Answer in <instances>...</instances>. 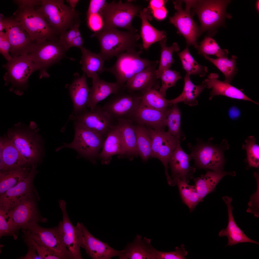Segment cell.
I'll return each mask as SVG.
<instances>
[{
    "label": "cell",
    "instance_id": "be15d7a7",
    "mask_svg": "<svg viewBox=\"0 0 259 259\" xmlns=\"http://www.w3.org/2000/svg\"><path fill=\"white\" fill-rule=\"evenodd\" d=\"M4 29V27L2 19L0 17V32H3Z\"/></svg>",
    "mask_w": 259,
    "mask_h": 259
},
{
    "label": "cell",
    "instance_id": "7a4b0ae2",
    "mask_svg": "<svg viewBox=\"0 0 259 259\" xmlns=\"http://www.w3.org/2000/svg\"><path fill=\"white\" fill-rule=\"evenodd\" d=\"M29 127H24L18 124L9 129L7 137L22 156L32 165L37 164L42 154L41 138L38 134L35 123L31 122Z\"/></svg>",
    "mask_w": 259,
    "mask_h": 259
},
{
    "label": "cell",
    "instance_id": "277c9868",
    "mask_svg": "<svg viewBox=\"0 0 259 259\" xmlns=\"http://www.w3.org/2000/svg\"><path fill=\"white\" fill-rule=\"evenodd\" d=\"M13 16L21 23L35 43L59 39V36L37 9L19 6Z\"/></svg>",
    "mask_w": 259,
    "mask_h": 259
},
{
    "label": "cell",
    "instance_id": "52a82bcc",
    "mask_svg": "<svg viewBox=\"0 0 259 259\" xmlns=\"http://www.w3.org/2000/svg\"><path fill=\"white\" fill-rule=\"evenodd\" d=\"M2 67L6 71L3 77L5 85L11 84L10 90L19 95L27 89L31 74L38 70L29 54L12 58Z\"/></svg>",
    "mask_w": 259,
    "mask_h": 259
},
{
    "label": "cell",
    "instance_id": "681fc988",
    "mask_svg": "<svg viewBox=\"0 0 259 259\" xmlns=\"http://www.w3.org/2000/svg\"><path fill=\"white\" fill-rule=\"evenodd\" d=\"M185 246L182 244L180 248L176 247V251L169 252H164L157 250L154 248L153 253L154 259H185L187 254Z\"/></svg>",
    "mask_w": 259,
    "mask_h": 259
},
{
    "label": "cell",
    "instance_id": "60d3db41",
    "mask_svg": "<svg viewBox=\"0 0 259 259\" xmlns=\"http://www.w3.org/2000/svg\"><path fill=\"white\" fill-rule=\"evenodd\" d=\"M166 38L159 41L161 48V55L159 66L156 71V75L158 79L160 77L165 70L170 69L171 65L175 62L173 57L174 52H177L179 50L177 43H174L170 47L166 45Z\"/></svg>",
    "mask_w": 259,
    "mask_h": 259
},
{
    "label": "cell",
    "instance_id": "5bb4252c",
    "mask_svg": "<svg viewBox=\"0 0 259 259\" xmlns=\"http://www.w3.org/2000/svg\"><path fill=\"white\" fill-rule=\"evenodd\" d=\"M74 125L75 134L72 142L70 144L64 143L63 146L56 149L57 151L64 148H72L82 156L91 160L99 156L104 141L103 137L89 130Z\"/></svg>",
    "mask_w": 259,
    "mask_h": 259
},
{
    "label": "cell",
    "instance_id": "9a60e30c",
    "mask_svg": "<svg viewBox=\"0 0 259 259\" xmlns=\"http://www.w3.org/2000/svg\"><path fill=\"white\" fill-rule=\"evenodd\" d=\"M0 17L10 42L12 57L29 53L35 43L31 40L21 23L13 16L4 17L1 13Z\"/></svg>",
    "mask_w": 259,
    "mask_h": 259
},
{
    "label": "cell",
    "instance_id": "30bf717a",
    "mask_svg": "<svg viewBox=\"0 0 259 259\" xmlns=\"http://www.w3.org/2000/svg\"><path fill=\"white\" fill-rule=\"evenodd\" d=\"M59 40H46L35 43L29 54L39 71L40 79L49 77L47 69L65 57L67 51Z\"/></svg>",
    "mask_w": 259,
    "mask_h": 259
},
{
    "label": "cell",
    "instance_id": "6f0895ef",
    "mask_svg": "<svg viewBox=\"0 0 259 259\" xmlns=\"http://www.w3.org/2000/svg\"><path fill=\"white\" fill-rule=\"evenodd\" d=\"M153 16L157 19L162 20L166 17L167 11L164 6L161 8L153 11Z\"/></svg>",
    "mask_w": 259,
    "mask_h": 259
},
{
    "label": "cell",
    "instance_id": "44dd1931",
    "mask_svg": "<svg viewBox=\"0 0 259 259\" xmlns=\"http://www.w3.org/2000/svg\"><path fill=\"white\" fill-rule=\"evenodd\" d=\"M83 232L81 247L93 259H110L119 255L121 250H116L94 236L81 223Z\"/></svg>",
    "mask_w": 259,
    "mask_h": 259
},
{
    "label": "cell",
    "instance_id": "f907efd6",
    "mask_svg": "<svg viewBox=\"0 0 259 259\" xmlns=\"http://www.w3.org/2000/svg\"><path fill=\"white\" fill-rule=\"evenodd\" d=\"M80 22L75 24L70 29L62 34L60 36V43L67 51L71 47V45L74 39L77 37L76 33L79 30Z\"/></svg>",
    "mask_w": 259,
    "mask_h": 259
},
{
    "label": "cell",
    "instance_id": "ab89813d",
    "mask_svg": "<svg viewBox=\"0 0 259 259\" xmlns=\"http://www.w3.org/2000/svg\"><path fill=\"white\" fill-rule=\"evenodd\" d=\"M217 67L224 74L225 77L224 81L230 83L236 74L237 68L236 66L237 57L232 55L230 58L228 57L213 59L207 56H204Z\"/></svg>",
    "mask_w": 259,
    "mask_h": 259
},
{
    "label": "cell",
    "instance_id": "4316f807",
    "mask_svg": "<svg viewBox=\"0 0 259 259\" xmlns=\"http://www.w3.org/2000/svg\"><path fill=\"white\" fill-rule=\"evenodd\" d=\"M218 78V74L212 73L203 81L206 88L208 89L212 88L209 100H211L215 96L222 95L232 99L249 101L259 104L247 97L240 90L228 83L219 80Z\"/></svg>",
    "mask_w": 259,
    "mask_h": 259
},
{
    "label": "cell",
    "instance_id": "9f6ffc18",
    "mask_svg": "<svg viewBox=\"0 0 259 259\" xmlns=\"http://www.w3.org/2000/svg\"><path fill=\"white\" fill-rule=\"evenodd\" d=\"M41 0H14L13 2L18 6H23L38 9L41 4Z\"/></svg>",
    "mask_w": 259,
    "mask_h": 259
},
{
    "label": "cell",
    "instance_id": "f1b7e54d",
    "mask_svg": "<svg viewBox=\"0 0 259 259\" xmlns=\"http://www.w3.org/2000/svg\"><path fill=\"white\" fill-rule=\"evenodd\" d=\"M222 199L227 206L228 223L226 228L221 230L219 232L218 235L220 237L226 236L227 237L228 241L226 246H231L238 243L245 242L259 244V242L247 236L236 223L232 212L233 207L231 204L232 198L228 196H224L222 197Z\"/></svg>",
    "mask_w": 259,
    "mask_h": 259
},
{
    "label": "cell",
    "instance_id": "f5cc1de1",
    "mask_svg": "<svg viewBox=\"0 0 259 259\" xmlns=\"http://www.w3.org/2000/svg\"><path fill=\"white\" fill-rule=\"evenodd\" d=\"M88 26L93 31L97 32L102 29L104 26L103 18L99 13L92 14L87 16Z\"/></svg>",
    "mask_w": 259,
    "mask_h": 259
},
{
    "label": "cell",
    "instance_id": "91938a15",
    "mask_svg": "<svg viewBox=\"0 0 259 259\" xmlns=\"http://www.w3.org/2000/svg\"><path fill=\"white\" fill-rule=\"evenodd\" d=\"M228 114L231 119L235 120L238 118L240 116L241 112L239 110L237 107L233 106L229 110Z\"/></svg>",
    "mask_w": 259,
    "mask_h": 259
},
{
    "label": "cell",
    "instance_id": "836d02e7",
    "mask_svg": "<svg viewBox=\"0 0 259 259\" xmlns=\"http://www.w3.org/2000/svg\"><path fill=\"white\" fill-rule=\"evenodd\" d=\"M117 120V125L124 147L125 154L136 156L138 154L133 121L130 118L119 119Z\"/></svg>",
    "mask_w": 259,
    "mask_h": 259
},
{
    "label": "cell",
    "instance_id": "ffe728a7",
    "mask_svg": "<svg viewBox=\"0 0 259 259\" xmlns=\"http://www.w3.org/2000/svg\"><path fill=\"white\" fill-rule=\"evenodd\" d=\"M37 164L32 165L28 176L22 181L0 195V209L10 211L27 195L35 191L33 182L36 173Z\"/></svg>",
    "mask_w": 259,
    "mask_h": 259
},
{
    "label": "cell",
    "instance_id": "e7e4bbea",
    "mask_svg": "<svg viewBox=\"0 0 259 259\" xmlns=\"http://www.w3.org/2000/svg\"><path fill=\"white\" fill-rule=\"evenodd\" d=\"M259 0H257L256 1V10L258 12H259Z\"/></svg>",
    "mask_w": 259,
    "mask_h": 259
},
{
    "label": "cell",
    "instance_id": "6125c7cd",
    "mask_svg": "<svg viewBox=\"0 0 259 259\" xmlns=\"http://www.w3.org/2000/svg\"><path fill=\"white\" fill-rule=\"evenodd\" d=\"M78 0H68L66 1L69 3L71 9L74 11H75V8L77 4L79 1Z\"/></svg>",
    "mask_w": 259,
    "mask_h": 259
},
{
    "label": "cell",
    "instance_id": "f546056e",
    "mask_svg": "<svg viewBox=\"0 0 259 259\" xmlns=\"http://www.w3.org/2000/svg\"><path fill=\"white\" fill-rule=\"evenodd\" d=\"M151 242L150 239L145 237L142 239L137 234L132 242L121 250L118 256L120 259H154Z\"/></svg>",
    "mask_w": 259,
    "mask_h": 259
},
{
    "label": "cell",
    "instance_id": "94428289",
    "mask_svg": "<svg viewBox=\"0 0 259 259\" xmlns=\"http://www.w3.org/2000/svg\"><path fill=\"white\" fill-rule=\"evenodd\" d=\"M84 41L81 35L76 37L73 40L71 45L72 47H76L80 49L83 47Z\"/></svg>",
    "mask_w": 259,
    "mask_h": 259
},
{
    "label": "cell",
    "instance_id": "7dc6e473",
    "mask_svg": "<svg viewBox=\"0 0 259 259\" xmlns=\"http://www.w3.org/2000/svg\"><path fill=\"white\" fill-rule=\"evenodd\" d=\"M18 231L16 228L9 211L0 209V237L12 236L17 239Z\"/></svg>",
    "mask_w": 259,
    "mask_h": 259
},
{
    "label": "cell",
    "instance_id": "484cf974",
    "mask_svg": "<svg viewBox=\"0 0 259 259\" xmlns=\"http://www.w3.org/2000/svg\"><path fill=\"white\" fill-rule=\"evenodd\" d=\"M169 109L163 111L140 104L130 119L139 124H145L155 130H164L166 126V119Z\"/></svg>",
    "mask_w": 259,
    "mask_h": 259
},
{
    "label": "cell",
    "instance_id": "cb8c5ba5",
    "mask_svg": "<svg viewBox=\"0 0 259 259\" xmlns=\"http://www.w3.org/2000/svg\"><path fill=\"white\" fill-rule=\"evenodd\" d=\"M28 164L10 139L7 137L0 138V172L24 167Z\"/></svg>",
    "mask_w": 259,
    "mask_h": 259
},
{
    "label": "cell",
    "instance_id": "d4e9b609",
    "mask_svg": "<svg viewBox=\"0 0 259 259\" xmlns=\"http://www.w3.org/2000/svg\"><path fill=\"white\" fill-rule=\"evenodd\" d=\"M192 159L191 154L184 151L181 146V141H179L169 162L174 178L185 180L188 182L189 179L193 177L196 168L189 165V162Z\"/></svg>",
    "mask_w": 259,
    "mask_h": 259
},
{
    "label": "cell",
    "instance_id": "db71d44e",
    "mask_svg": "<svg viewBox=\"0 0 259 259\" xmlns=\"http://www.w3.org/2000/svg\"><path fill=\"white\" fill-rule=\"evenodd\" d=\"M11 45L7 35L6 32H0V53L7 60L9 61L12 57L9 54Z\"/></svg>",
    "mask_w": 259,
    "mask_h": 259
},
{
    "label": "cell",
    "instance_id": "3957f363",
    "mask_svg": "<svg viewBox=\"0 0 259 259\" xmlns=\"http://www.w3.org/2000/svg\"><path fill=\"white\" fill-rule=\"evenodd\" d=\"M231 2L230 0H194L192 14L198 16L201 34L208 31L209 36H212L218 27L224 25L226 18H231L226 12L227 6Z\"/></svg>",
    "mask_w": 259,
    "mask_h": 259
},
{
    "label": "cell",
    "instance_id": "5b68a950",
    "mask_svg": "<svg viewBox=\"0 0 259 259\" xmlns=\"http://www.w3.org/2000/svg\"><path fill=\"white\" fill-rule=\"evenodd\" d=\"M212 138L204 142L197 138L196 144L194 146L190 143L188 146L191 151L195 166L199 169H209L220 171H223L224 163V152L229 147L228 142L223 140L219 145L212 143Z\"/></svg>",
    "mask_w": 259,
    "mask_h": 259
},
{
    "label": "cell",
    "instance_id": "ba28073f",
    "mask_svg": "<svg viewBox=\"0 0 259 259\" xmlns=\"http://www.w3.org/2000/svg\"><path fill=\"white\" fill-rule=\"evenodd\" d=\"M132 2L128 1L123 3L120 0L118 3L113 1L107 3L99 13L103 18V27L119 28L136 32L137 29L133 27L131 23L135 16H139L141 7L133 4Z\"/></svg>",
    "mask_w": 259,
    "mask_h": 259
},
{
    "label": "cell",
    "instance_id": "74e56055",
    "mask_svg": "<svg viewBox=\"0 0 259 259\" xmlns=\"http://www.w3.org/2000/svg\"><path fill=\"white\" fill-rule=\"evenodd\" d=\"M188 183L186 180L177 177L172 181V183L178 186L183 203L188 206L191 212L200 201L195 186L189 185Z\"/></svg>",
    "mask_w": 259,
    "mask_h": 259
},
{
    "label": "cell",
    "instance_id": "d6986e66",
    "mask_svg": "<svg viewBox=\"0 0 259 259\" xmlns=\"http://www.w3.org/2000/svg\"><path fill=\"white\" fill-rule=\"evenodd\" d=\"M70 119L74 125L89 130L103 137H106L114 120L102 107L97 106L93 110H87L76 115H71Z\"/></svg>",
    "mask_w": 259,
    "mask_h": 259
},
{
    "label": "cell",
    "instance_id": "ee69618b",
    "mask_svg": "<svg viewBox=\"0 0 259 259\" xmlns=\"http://www.w3.org/2000/svg\"><path fill=\"white\" fill-rule=\"evenodd\" d=\"M181 113L177 104H175L169 109L166 119V126L168 128L167 132L180 141L185 138L181 128Z\"/></svg>",
    "mask_w": 259,
    "mask_h": 259
},
{
    "label": "cell",
    "instance_id": "d590c367",
    "mask_svg": "<svg viewBox=\"0 0 259 259\" xmlns=\"http://www.w3.org/2000/svg\"><path fill=\"white\" fill-rule=\"evenodd\" d=\"M206 87L203 82L199 85L194 84L190 80V75L186 73L184 77V85L182 93L176 98L168 100V103L173 105L183 102L190 106L197 105L198 104L197 98Z\"/></svg>",
    "mask_w": 259,
    "mask_h": 259
},
{
    "label": "cell",
    "instance_id": "4fadbf2b",
    "mask_svg": "<svg viewBox=\"0 0 259 259\" xmlns=\"http://www.w3.org/2000/svg\"><path fill=\"white\" fill-rule=\"evenodd\" d=\"M35 191L24 197L18 205L9 211L17 230H27L39 222L46 223L47 218L43 217L39 210V198Z\"/></svg>",
    "mask_w": 259,
    "mask_h": 259
},
{
    "label": "cell",
    "instance_id": "9c48e42d",
    "mask_svg": "<svg viewBox=\"0 0 259 259\" xmlns=\"http://www.w3.org/2000/svg\"><path fill=\"white\" fill-rule=\"evenodd\" d=\"M142 50L136 51L135 49L123 52L117 57L115 64L109 68H104L102 73L110 72L115 76L116 82L124 85L128 80L136 74L153 65L157 61L149 60L141 58Z\"/></svg>",
    "mask_w": 259,
    "mask_h": 259
},
{
    "label": "cell",
    "instance_id": "c3c4849f",
    "mask_svg": "<svg viewBox=\"0 0 259 259\" xmlns=\"http://www.w3.org/2000/svg\"><path fill=\"white\" fill-rule=\"evenodd\" d=\"M160 78L161 80L162 84L159 92L165 97L167 90L175 86L176 82L181 79L182 77L178 72L169 69L163 72Z\"/></svg>",
    "mask_w": 259,
    "mask_h": 259
},
{
    "label": "cell",
    "instance_id": "8fae6325",
    "mask_svg": "<svg viewBox=\"0 0 259 259\" xmlns=\"http://www.w3.org/2000/svg\"><path fill=\"white\" fill-rule=\"evenodd\" d=\"M194 1V0L173 1L177 12L169 19L170 23L173 24L185 38L187 45L193 46L197 49L198 44L197 40L201 33L200 28L190 14V9Z\"/></svg>",
    "mask_w": 259,
    "mask_h": 259
},
{
    "label": "cell",
    "instance_id": "f6af8a7d",
    "mask_svg": "<svg viewBox=\"0 0 259 259\" xmlns=\"http://www.w3.org/2000/svg\"><path fill=\"white\" fill-rule=\"evenodd\" d=\"M200 44L197 49L198 54L203 56L215 55L217 58L228 57V50L222 49L215 41L210 37L206 36Z\"/></svg>",
    "mask_w": 259,
    "mask_h": 259
},
{
    "label": "cell",
    "instance_id": "1f68e13d",
    "mask_svg": "<svg viewBox=\"0 0 259 259\" xmlns=\"http://www.w3.org/2000/svg\"><path fill=\"white\" fill-rule=\"evenodd\" d=\"M139 17L142 21L141 35L143 41V48L145 50L148 49L153 44L166 38L165 31L157 29L148 22V20L152 19L149 8H145L141 9L139 12Z\"/></svg>",
    "mask_w": 259,
    "mask_h": 259
},
{
    "label": "cell",
    "instance_id": "8d00e7d4",
    "mask_svg": "<svg viewBox=\"0 0 259 259\" xmlns=\"http://www.w3.org/2000/svg\"><path fill=\"white\" fill-rule=\"evenodd\" d=\"M31 168L25 166L0 172V195L22 181Z\"/></svg>",
    "mask_w": 259,
    "mask_h": 259
},
{
    "label": "cell",
    "instance_id": "603a6c76",
    "mask_svg": "<svg viewBox=\"0 0 259 259\" xmlns=\"http://www.w3.org/2000/svg\"><path fill=\"white\" fill-rule=\"evenodd\" d=\"M125 85L117 82H110L100 79L99 76L93 78L87 104L90 110H93L97 104L110 95L125 91Z\"/></svg>",
    "mask_w": 259,
    "mask_h": 259
},
{
    "label": "cell",
    "instance_id": "6da1fadb",
    "mask_svg": "<svg viewBox=\"0 0 259 259\" xmlns=\"http://www.w3.org/2000/svg\"><path fill=\"white\" fill-rule=\"evenodd\" d=\"M91 36L98 39L100 46L98 54L105 60H109L130 49L137 48L142 50L143 48L142 44L137 42L140 36L136 32L122 31L117 28L103 27Z\"/></svg>",
    "mask_w": 259,
    "mask_h": 259
},
{
    "label": "cell",
    "instance_id": "7c38bea8",
    "mask_svg": "<svg viewBox=\"0 0 259 259\" xmlns=\"http://www.w3.org/2000/svg\"><path fill=\"white\" fill-rule=\"evenodd\" d=\"M22 231L59 259H74L62 239L57 226L45 228L37 223L27 229L22 230Z\"/></svg>",
    "mask_w": 259,
    "mask_h": 259
},
{
    "label": "cell",
    "instance_id": "4dcf8cb0",
    "mask_svg": "<svg viewBox=\"0 0 259 259\" xmlns=\"http://www.w3.org/2000/svg\"><path fill=\"white\" fill-rule=\"evenodd\" d=\"M125 154V149L117 125H113L107 135L102 150L99 155L101 163H109L113 156Z\"/></svg>",
    "mask_w": 259,
    "mask_h": 259
},
{
    "label": "cell",
    "instance_id": "7bdbcfd3",
    "mask_svg": "<svg viewBox=\"0 0 259 259\" xmlns=\"http://www.w3.org/2000/svg\"><path fill=\"white\" fill-rule=\"evenodd\" d=\"M188 46L187 45L183 50L177 53L183 69L190 75L205 76L208 72L207 67L200 65L195 60L189 52Z\"/></svg>",
    "mask_w": 259,
    "mask_h": 259
},
{
    "label": "cell",
    "instance_id": "680465c9",
    "mask_svg": "<svg viewBox=\"0 0 259 259\" xmlns=\"http://www.w3.org/2000/svg\"><path fill=\"white\" fill-rule=\"evenodd\" d=\"M167 1V0H151L149 3L151 9L153 11L164 6Z\"/></svg>",
    "mask_w": 259,
    "mask_h": 259
},
{
    "label": "cell",
    "instance_id": "e575fe53",
    "mask_svg": "<svg viewBox=\"0 0 259 259\" xmlns=\"http://www.w3.org/2000/svg\"><path fill=\"white\" fill-rule=\"evenodd\" d=\"M82 55L80 63L81 69L87 77L93 78L102 73L104 60L99 54L91 51L84 47L80 49Z\"/></svg>",
    "mask_w": 259,
    "mask_h": 259
},
{
    "label": "cell",
    "instance_id": "d6a6232c",
    "mask_svg": "<svg viewBox=\"0 0 259 259\" xmlns=\"http://www.w3.org/2000/svg\"><path fill=\"white\" fill-rule=\"evenodd\" d=\"M235 171L226 172L208 171L205 175H201L200 177L195 178V183L200 198V202L209 193L213 192L220 181L225 176L230 175L235 176Z\"/></svg>",
    "mask_w": 259,
    "mask_h": 259
},
{
    "label": "cell",
    "instance_id": "e0dca14e",
    "mask_svg": "<svg viewBox=\"0 0 259 259\" xmlns=\"http://www.w3.org/2000/svg\"><path fill=\"white\" fill-rule=\"evenodd\" d=\"M147 128L151 141V156L158 159L162 162L168 182L170 184L172 180L168 173V165L172 153L180 141L167 132L149 127Z\"/></svg>",
    "mask_w": 259,
    "mask_h": 259
},
{
    "label": "cell",
    "instance_id": "bcb514c9",
    "mask_svg": "<svg viewBox=\"0 0 259 259\" xmlns=\"http://www.w3.org/2000/svg\"><path fill=\"white\" fill-rule=\"evenodd\" d=\"M242 148L246 151V161L249 167L258 168L259 166V146L255 143L253 136L248 137L245 140Z\"/></svg>",
    "mask_w": 259,
    "mask_h": 259
},
{
    "label": "cell",
    "instance_id": "816d5d0a",
    "mask_svg": "<svg viewBox=\"0 0 259 259\" xmlns=\"http://www.w3.org/2000/svg\"><path fill=\"white\" fill-rule=\"evenodd\" d=\"M24 239L31 243L35 247L40 259H56L57 256L45 247L39 244L32 238L24 234Z\"/></svg>",
    "mask_w": 259,
    "mask_h": 259
},
{
    "label": "cell",
    "instance_id": "b9f144b4",
    "mask_svg": "<svg viewBox=\"0 0 259 259\" xmlns=\"http://www.w3.org/2000/svg\"><path fill=\"white\" fill-rule=\"evenodd\" d=\"M140 99L141 105L163 111L168 110V107L171 105L168 100L154 88H152L142 94Z\"/></svg>",
    "mask_w": 259,
    "mask_h": 259
},
{
    "label": "cell",
    "instance_id": "8992f818",
    "mask_svg": "<svg viewBox=\"0 0 259 259\" xmlns=\"http://www.w3.org/2000/svg\"><path fill=\"white\" fill-rule=\"evenodd\" d=\"M37 9L59 36L80 22L78 13L65 4L63 0H41Z\"/></svg>",
    "mask_w": 259,
    "mask_h": 259
},
{
    "label": "cell",
    "instance_id": "11a10c76",
    "mask_svg": "<svg viewBox=\"0 0 259 259\" xmlns=\"http://www.w3.org/2000/svg\"><path fill=\"white\" fill-rule=\"evenodd\" d=\"M107 3L104 0H91L86 13L87 16L99 13L105 6Z\"/></svg>",
    "mask_w": 259,
    "mask_h": 259
},
{
    "label": "cell",
    "instance_id": "ac0fdd59",
    "mask_svg": "<svg viewBox=\"0 0 259 259\" xmlns=\"http://www.w3.org/2000/svg\"><path fill=\"white\" fill-rule=\"evenodd\" d=\"M138 92L121 91L113 95L101 106L114 119H130L141 103Z\"/></svg>",
    "mask_w": 259,
    "mask_h": 259
},
{
    "label": "cell",
    "instance_id": "f35d334b",
    "mask_svg": "<svg viewBox=\"0 0 259 259\" xmlns=\"http://www.w3.org/2000/svg\"><path fill=\"white\" fill-rule=\"evenodd\" d=\"M134 128L138 155L146 161L152 154L151 141L147 128L138 124L134 125Z\"/></svg>",
    "mask_w": 259,
    "mask_h": 259
},
{
    "label": "cell",
    "instance_id": "7402d4cb",
    "mask_svg": "<svg viewBox=\"0 0 259 259\" xmlns=\"http://www.w3.org/2000/svg\"><path fill=\"white\" fill-rule=\"evenodd\" d=\"M159 62L155 64L136 74L129 79L125 84L127 92H140L142 94L152 88L159 87V80L157 77L156 66Z\"/></svg>",
    "mask_w": 259,
    "mask_h": 259
},
{
    "label": "cell",
    "instance_id": "83f0119b",
    "mask_svg": "<svg viewBox=\"0 0 259 259\" xmlns=\"http://www.w3.org/2000/svg\"><path fill=\"white\" fill-rule=\"evenodd\" d=\"M87 77L86 74L83 73L81 77H76L70 86L69 92L73 104L71 115H78L87 110L90 88L87 83Z\"/></svg>",
    "mask_w": 259,
    "mask_h": 259
},
{
    "label": "cell",
    "instance_id": "2e32d148",
    "mask_svg": "<svg viewBox=\"0 0 259 259\" xmlns=\"http://www.w3.org/2000/svg\"><path fill=\"white\" fill-rule=\"evenodd\" d=\"M59 205L63 215L62 221L57 226L60 236L74 259H82L80 249L83 232L81 223L78 222L76 226L72 223L68 215L64 200H59Z\"/></svg>",
    "mask_w": 259,
    "mask_h": 259
}]
</instances>
